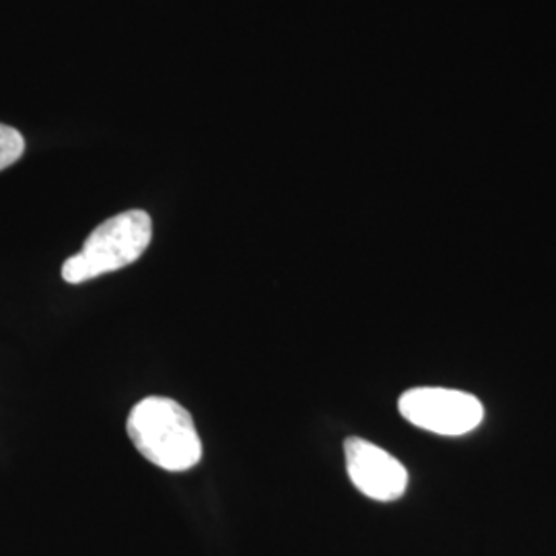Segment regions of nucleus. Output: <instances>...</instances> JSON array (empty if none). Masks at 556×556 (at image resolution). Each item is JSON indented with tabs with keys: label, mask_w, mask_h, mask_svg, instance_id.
Instances as JSON below:
<instances>
[{
	"label": "nucleus",
	"mask_w": 556,
	"mask_h": 556,
	"mask_svg": "<svg viewBox=\"0 0 556 556\" xmlns=\"http://www.w3.org/2000/svg\"><path fill=\"white\" fill-rule=\"evenodd\" d=\"M137 452L167 472H186L202 457V441L192 415L172 397L149 396L126 422Z\"/></svg>",
	"instance_id": "obj_1"
},
{
	"label": "nucleus",
	"mask_w": 556,
	"mask_h": 556,
	"mask_svg": "<svg viewBox=\"0 0 556 556\" xmlns=\"http://www.w3.org/2000/svg\"><path fill=\"white\" fill-rule=\"evenodd\" d=\"M153 238V223L144 211H126L100 227L85 239L79 254L66 260L62 278L71 285L122 270L144 254Z\"/></svg>",
	"instance_id": "obj_2"
},
{
	"label": "nucleus",
	"mask_w": 556,
	"mask_h": 556,
	"mask_svg": "<svg viewBox=\"0 0 556 556\" xmlns=\"http://www.w3.org/2000/svg\"><path fill=\"white\" fill-rule=\"evenodd\" d=\"M400 415L418 429L439 435H466L484 417L478 397L459 390L415 388L400 396Z\"/></svg>",
	"instance_id": "obj_3"
},
{
	"label": "nucleus",
	"mask_w": 556,
	"mask_h": 556,
	"mask_svg": "<svg viewBox=\"0 0 556 556\" xmlns=\"http://www.w3.org/2000/svg\"><path fill=\"white\" fill-rule=\"evenodd\" d=\"M346 472L365 497L396 501L406 493L408 472L404 464L378 445L361 438L344 441Z\"/></svg>",
	"instance_id": "obj_4"
},
{
	"label": "nucleus",
	"mask_w": 556,
	"mask_h": 556,
	"mask_svg": "<svg viewBox=\"0 0 556 556\" xmlns=\"http://www.w3.org/2000/svg\"><path fill=\"white\" fill-rule=\"evenodd\" d=\"M25 153V139L20 130L7 124H0V172L11 167Z\"/></svg>",
	"instance_id": "obj_5"
}]
</instances>
